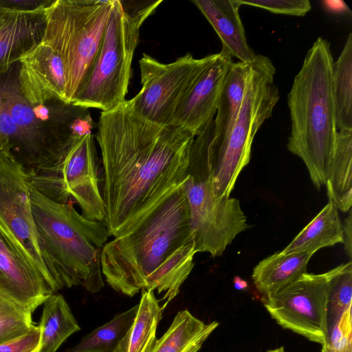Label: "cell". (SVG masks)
Masks as SVG:
<instances>
[{"mask_svg":"<svg viewBox=\"0 0 352 352\" xmlns=\"http://www.w3.org/2000/svg\"><path fill=\"white\" fill-rule=\"evenodd\" d=\"M138 304L116 314L110 321L86 334L80 342L63 352H115L132 324Z\"/></svg>","mask_w":352,"mask_h":352,"instance_id":"484cf974","label":"cell"},{"mask_svg":"<svg viewBox=\"0 0 352 352\" xmlns=\"http://www.w3.org/2000/svg\"><path fill=\"white\" fill-rule=\"evenodd\" d=\"M250 68V63L233 62L227 72L213 119L214 145L223 142L232 127L243 100Z\"/></svg>","mask_w":352,"mask_h":352,"instance_id":"ffe728a7","label":"cell"},{"mask_svg":"<svg viewBox=\"0 0 352 352\" xmlns=\"http://www.w3.org/2000/svg\"><path fill=\"white\" fill-rule=\"evenodd\" d=\"M232 58L219 52L179 106L173 124L198 135L213 120L218 100Z\"/></svg>","mask_w":352,"mask_h":352,"instance_id":"5bb4252c","label":"cell"},{"mask_svg":"<svg viewBox=\"0 0 352 352\" xmlns=\"http://www.w3.org/2000/svg\"><path fill=\"white\" fill-rule=\"evenodd\" d=\"M32 314L0 292V342L28 331L34 325Z\"/></svg>","mask_w":352,"mask_h":352,"instance_id":"83f0119b","label":"cell"},{"mask_svg":"<svg viewBox=\"0 0 352 352\" xmlns=\"http://www.w3.org/2000/svg\"><path fill=\"white\" fill-rule=\"evenodd\" d=\"M45 10L22 11L0 6V76L42 42Z\"/></svg>","mask_w":352,"mask_h":352,"instance_id":"9a60e30c","label":"cell"},{"mask_svg":"<svg viewBox=\"0 0 352 352\" xmlns=\"http://www.w3.org/2000/svg\"><path fill=\"white\" fill-rule=\"evenodd\" d=\"M234 285L236 288L241 289L246 286V283L243 280H241L239 277H236Z\"/></svg>","mask_w":352,"mask_h":352,"instance_id":"e575fe53","label":"cell"},{"mask_svg":"<svg viewBox=\"0 0 352 352\" xmlns=\"http://www.w3.org/2000/svg\"><path fill=\"white\" fill-rule=\"evenodd\" d=\"M188 201L196 252L219 256L248 227L239 201L213 195L209 186L187 175L182 184Z\"/></svg>","mask_w":352,"mask_h":352,"instance_id":"7c38bea8","label":"cell"},{"mask_svg":"<svg viewBox=\"0 0 352 352\" xmlns=\"http://www.w3.org/2000/svg\"><path fill=\"white\" fill-rule=\"evenodd\" d=\"M312 252L284 254L280 251L261 261L252 278L256 289L265 297L272 295L307 272Z\"/></svg>","mask_w":352,"mask_h":352,"instance_id":"ac0fdd59","label":"cell"},{"mask_svg":"<svg viewBox=\"0 0 352 352\" xmlns=\"http://www.w3.org/2000/svg\"><path fill=\"white\" fill-rule=\"evenodd\" d=\"M0 292L32 313L53 294L41 274L1 235Z\"/></svg>","mask_w":352,"mask_h":352,"instance_id":"2e32d148","label":"cell"},{"mask_svg":"<svg viewBox=\"0 0 352 352\" xmlns=\"http://www.w3.org/2000/svg\"><path fill=\"white\" fill-rule=\"evenodd\" d=\"M339 268L340 265L322 274H303L265 297V309L283 328L322 344L327 333L329 283Z\"/></svg>","mask_w":352,"mask_h":352,"instance_id":"8fae6325","label":"cell"},{"mask_svg":"<svg viewBox=\"0 0 352 352\" xmlns=\"http://www.w3.org/2000/svg\"><path fill=\"white\" fill-rule=\"evenodd\" d=\"M217 54L195 58L187 53L165 64L144 54L139 61L142 88L129 100L132 108L153 123L173 124L179 106Z\"/></svg>","mask_w":352,"mask_h":352,"instance_id":"30bf717a","label":"cell"},{"mask_svg":"<svg viewBox=\"0 0 352 352\" xmlns=\"http://www.w3.org/2000/svg\"><path fill=\"white\" fill-rule=\"evenodd\" d=\"M19 63V83L29 103L37 106L55 100L67 103L65 65L51 47L41 43Z\"/></svg>","mask_w":352,"mask_h":352,"instance_id":"4fadbf2b","label":"cell"},{"mask_svg":"<svg viewBox=\"0 0 352 352\" xmlns=\"http://www.w3.org/2000/svg\"><path fill=\"white\" fill-rule=\"evenodd\" d=\"M54 0H0V6L16 10L34 11L45 10Z\"/></svg>","mask_w":352,"mask_h":352,"instance_id":"1f68e13d","label":"cell"},{"mask_svg":"<svg viewBox=\"0 0 352 352\" xmlns=\"http://www.w3.org/2000/svg\"><path fill=\"white\" fill-rule=\"evenodd\" d=\"M162 1L114 0L98 52L73 104L107 111L125 100L140 28Z\"/></svg>","mask_w":352,"mask_h":352,"instance_id":"8992f818","label":"cell"},{"mask_svg":"<svg viewBox=\"0 0 352 352\" xmlns=\"http://www.w3.org/2000/svg\"><path fill=\"white\" fill-rule=\"evenodd\" d=\"M330 43L318 37L307 51L287 95V149L305 164L314 186L325 184L338 130L332 95Z\"/></svg>","mask_w":352,"mask_h":352,"instance_id":"277c9868","label":"cell"},{"mask_svg":"<svg viewBox=\"0 0 352 352\" xmlns=\"http://www.w3.org/2000/svg\"><path fill=\"white\" fill-rule=\"evenodd\" d=\"M39 340V327L34 324L24 334L0 342V352H36Z\"/></svg>","mask_w":352,"mask_h":352,"instance_id":"4dcf8cb0","label":"cell"},{"mask_svg":"<svg viewBox=\"0 0 352 352\" xmlns=\"http://www.w3.org/2000/svg\"><path fill=\"white\" fill-rule=\"evenodd\" d=\"M331 89L338 131L352 130V34L333 64Z\"/></svg>","mask_w":352,"mask_h":352,"instance_id":"d4e9b609","label":"cell"},{"mask_svg":"<svg viewBox=\"0 0 352 352\" xmlns=\"http://www.w3.org/2000/svg\"><path fill=\"white\" fill-rule=\"evenodd\" d=\"M96 140L103 170L102 197L109 236L133 228L187 176L195 136L138 115L129 100L102 111Z\"/></svg>","mask_w":352,"mask_h":352,"instance_id":"6da1fadb","label":"cell"},{"mask_svg":"<svg viewBox=\"0 0 352 352\" xmlns=\"http://www.w3.org/2000/svg\"><path fill=\"white\" fill-rule=\"evenodd\" d=\"M271 60L256 55L250 63L245 96L226 140L214 145L213 120L192 142L187 174L206 183L213 195L230 197L239 175L248 164L254 136L272 115L279 100Z\"/></svg>","mask_w":352,"mask_h":352,"instance_id":"3957f363","label":"cell"},{"mask_svg":"<svg viewBox=\"0 0 352 352\" xmlns=\"http://www.w3.org/2000/svg\"><path fill=\"white\" fill-rule=\"evenodd\" d=\"M5 149V145L0 135V150Z\"/></svg>","mask_w":352,"mask_h":352,"instance_id":"8d00e7d4","label":"cell"},{"mask_svg":"<svg viewBox=\"0 0 352 352\" xmlns=\"http://www.w3.org/2000/svg\"><path fill=\"white\" fill-rule=\"evenodd\" d=\"M241 6L266 10L272 13L304 16L311 9L309 0H239Z\"/></svg>","mask_w":352,"mask_h":352,"instance_id":"f546056e","label":"cell"},{"mask_svg":"<svg viewBox=\"0 0 352 352\" xmlns=\"http://www.w3.org/2000/svg\"><path fill=\"white\" fill-rule=\"evenodd\" d=\"M219 323H205L188 310L179 311L150 352H198Z\"/></svg>","mask_w":352,"mask_h":352,"instance_id":"7402d4cb","label":"cell"},{"mask_svg":"<svg viewBox=\"0 0 352 352\" xmlns=\"http://www.w3.org/2000/svg\"><path fill=\"white\" fill-rule=\"evenodd\" d=\"M33 214L40 238L63 287L82 285L91 293L104 286L101 250L109 236L103 221L88 219L74 207L40 193L30 183Z\"/></svg>","mask_w":352,"mask_h":352,"instance_id":"5b68a950","label":"cell"},{"mask_svg":"<svg viewBox=\"0 0 352 352\" xmlns=\"http://www.w3.org/2000/svg\"><path fill=\"white\" fill-rule=\"evenodd\" d=\"M351 315L350 307L328 327L321 352H352Z\"/></svg>","mask_w":352,"mask_h":352,"instance_id":"f1b7e54d","label":"cell"},{"mask_svg":"<svg viewBox=\"0 0 352 352\" xmlns=\"http://www.w3.org/2000/svg\"><path fill=\"white\" fill-rule=\"evenodd\" d=\"M329 201L349 212L352 206V130L338 131L325 184Z\"/></svg>","mask_w":352,"mask_h":352,"instance_id":"d6986e66","label":"cell"},{"mask_svg":"<svg viewBox=\"0 0 352 352\" xmlns=\"http://www.w3.org/2000/svg\"><path fill=\"white\" fill-rule=\"evenodd\" d=\"M221 42L220 53L244 63H251L256 54L249 46L239 15V0H193Z\"/></svg>","mask_w":352,"mask_h":352,"instance_id":"e0dca14e","label":"cell"},{"mask_svg":"<svg viewBox=\"0 0 352 352\" xmlns=\"http://www.w3.org/2000/svg\"><path fill=\"white\" fill-rule=\"evenodd\" d=\"M267 352H285V351L283 346H280L274 349L269 350Z\"/></svg>","mask_w":352,"mask_h":352,"instance_id":"d590c367","label":"cell"},{"mask_svg":"<svg viewBox=\"0 0 352 352\" xmlns=\"http://www.w3.org/2000/svg\"><path fill=\"white\" fill-rule=\"evenodd\" d=\"M38 326L40 340L36 352H56L70 336L80 330L65 298L57 293L43 302Z\"/></svg>","mask_w":352,"mask_h":352,"instance_id":"cb8c5ba5","label":"cell"},{"mask_svg":"<svg viewBox=\"0 0 352 352\" xmlns=\"http://www.w3.org/2000/svg\"><path fill=\"white\" fill-rule=\"evenodd\" d=\"M92 133L76 140L57 164L28 174L32 186L50 199L76 203L85 218L104 221L105 206Z\"/></svg>","mask_w":352,"mask_h":352,"instance_id":"9c48e42d","label":"cell"},{"mask_svg":"<svg viewBox=\"0 0 352 352\" xmlns=\"http://www.w3.org/2000/svg\"><path fill=\"white\" fill-rule=\"evenodd\" d=\"M114 0H54L45 10L43 43L62 58L67 103H73L98 52Z\"/></svg>","mask_w":352,"mask_h":352,"instance_id":"52a82bcc","label":"cell"},{"mask_svg":"<svg viewBox=\"0 0 352 352\" xmlns=\"http://www.w3.org/2000/svg\"><path fill=\"white\" fill-rule=\"evenodd\" d=\"M343 227V244L346 255L351 259L352 256V212L349 211V214L345 218Z\"/></svg>","mask_w":352,"mask_h":352,"instance_id":"d6a6232c","label":"cell"},{"mask_svg":"<svg viewBox=\"0 0 352 352\" xmlns=\"http://www.w3.org/2000/svg\"><path fill=\"white\" fill-rule=\"evenodd\" d=\"M324 3V6L329 10L331 12H333L336 14H347V12L351 14L350 10L348 8L347 5L342 1H322Z\"/></svg>","mask_w":352,"mask_h":352,"instance_id":"836d02e7","label":"cell"},{"mask_svg":"<svg viewBox=\"0 0 352 352\" xmlns=\"http://www.w3.org/2000/svg\"><path fill=\"white\" fill-rule=\"evenodd\" d=\"M164 309L154 291L142 289L136 316L115 352H150L157 340V329Z\"/></svg>","mask_w":352,"mask_h":352,"instance_id":"603a6c76","label":"cell"},{"mask_svg":"<svg viewBox=\"0 0 352 352\" xmlns=\"http://www.w3.org/2000/svg\"><path fill=\"white\" fill-rule=\"evenodd\" d=\"M343 243V227L338 210L333 202L328 204L294 238L282 254L312 252L325 247Z\"/></svg>","mask_w":352,"mask_h":352,"instance_id":"44dd1931","label":"cell"},{"mask_svg":"<svg viewBox=\"0 0 352 352\" xmlns=\"http://www.w3.org/2000/svg\"><path fill=\"white\" fill-rule=\"evenodd\" d=\"M351 261L340 265L338 271L329 283L327 322L329 327L346 309L351 307Z\"/></svg>","mask_w":352,"mask_h":352,"instance_id":"4316f807","label":"cell"},{"mask_svg":"<svg viewBox=\"0 0 352 352\" xmlns=\"http://www.w3.org/2000/svg\"><path fill=\"white\" fill-rule=\"evenodd\" d=\"M196 253L182 184L133 228L105 243L101 270L108 285L122 294L133 296L142 289L163 294L166 308L190 274Z\"/></svg>","mask_w":352,"mask_h":352,"instance_id":"7a4b0ae2","label":"cell"},{"mask_svg":"<svg viewBox=\"0 0 352 352\" xmlns=\"http://www.w3.org/2000/svg\"><path fill=\"white\" fill-rule=\"evenodd\" d=\"M0 235L41 274L52 293L63 288L36 226L29 175L6 149L0 150Z\"/></svg>","mask_w":352,"mask_h":352,"instance_id":"ba28073f","label":"cell"}]
</instances>
